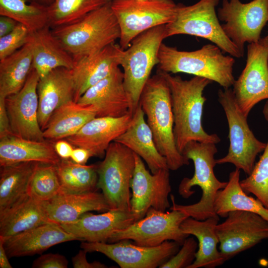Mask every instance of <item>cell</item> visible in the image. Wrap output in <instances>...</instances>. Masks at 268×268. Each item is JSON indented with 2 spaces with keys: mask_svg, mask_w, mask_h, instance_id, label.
<instances>
[{
  "mask_svg": "<svg viewBox=\"0 0 268 268\" xmlns=\"http://www.w3.org/2000/svg\"><path fill=\"white\" fill-rule=\"evenodd\" d=\"M169 87L174 117V135L179 151L182 152L191 141L217 143L220 141L216 134L207 133L202 127V116L204 89L212 81L195 76L184 80L180 76L159 70Z\"/></svg>",
  "mask_w": 268,
  "mask_h": 268,
  "instance_id": "6da1fadb",
  "label": "cell"
},
{
  "mask_svg": "<svg viewBox=\"0 0 268 268\" xmlns=\"http://www.w3.org/2000/svg\"><path fill=\"white\" fill-rule=\"evenodd\" d=\"M215 144L197 141H191L187 144L182 154L193 161L195 172L192 178L182 179L178 192L182 197L188 199L195 193L192 187L197 186L202 191L201 197L195 203L182 205L176 203L174 196L171 195L170 210L181 211L189 217L200 220L217 215L214 208V200L217 192L226 186L227 182L219 181L214 172L217 164L214 156L218 151Z\"/></svg>",
  "mask_w": 268,
  "mask_h": 268,
  "instance_id": "7a4b0ae2",
  "label": "cell"
},
{
  "mask_svg": "<svg viewBox=\"0 0 268 268\" xmlns=\"http://www.w3.org/2000/svg\"><path fill=\"white\" fill-rule=\"evenodd\" d=\"M139 104L146 117L157 148L166 159L168 169L176 171L189 165V160L179 151L176 145L170 90L159 70L144 85Z\"/></svg>",
  "mask_w": 268,
  "mask_h": 268,
  "instance_id": "3957f363",
  "label": "cell"
},
{
  "mask_svg": "<svg viewBox=\"0 0 268 268\" xmlns=\"http://www.w3.org/2000/svg\"><path fill=\"white\" fill-rule=\"evenodd\" d=\"M111 3L74 23L52 28L74 61L98 52L120 39V29Z\"/></svg>",
  "mask_w": 268,
  "mask_h": 268,
  "instance_id": "277c9868",
  "label": "cell"
},
{
  "mask_svg": "<svg viewBox=\"0 0 268 268\" xmlns=\"http://www.w3.org/2000/svg\"><path fill=\"white\" fill-rule=\"evenodd\" d=\"M158 59V70L163 72H182L204 77L224 88L233 86L235 80L233 57L224 55L215 44H206L193 51H183L162 43Z\"/></svg>",
  "mask_w": 268,
  "mask_h": 268,
  "instance_id": "5b68a950",
  "label": "cell"
},
{
  "mask_svg": "<svg viewBox=\"0 0 268 268\" xmlns=\"http://www.w3.org/2000/svg\"><path fill=\"white\" fill-rule=\"evenodd\" d=\"M165 37V25L148 29L134 38L124 50L120 66L124 83L133 114L139 105L142 89L154 67L158 64V53Z\"/></svg>",
  "mask_w": 268,
  "mask_h": 268,
  "instance_id": "8992f818",
  "label": "cell"
},
{
  "mask_svg": "<svg viewBox=\"0 0 268 268\" xmlns=\"http://www.w3.org/2000/svg\"><path fill=\"white\" fill-rule=\"evenodd\" d=\"M219 0H200L191 5L177 4L176 16L165 25L166 38L186 34L207 39L223 52L234 58L243 57L242 53L224 32L216 13Z\"/></svg>",
  "mask_w": 268,
  "mask_h": 268,
  "instance_id": "52a82bcc",
  "label": "cell"
},
{
  "mask_svg": "<svg viewBox=\"0 0 268 268\" xmlns=\"http://www.w3.org/2000/svg\"><path fill=\"white\" fill-rule=\"evenodd\" d=\"M135 166L134 153L124 145L111 143L104 159L96 164L97 188L110 209L131 211V184Z\"/></svg>",
  "mask_w": 268,
  "mask_h": 268,
  "instance_id": "ba28073f",
  "label": "cell"
},
{
  "mask_svg": "<svg viewBox=\"0 0 268 268\" xmlns=\"http://www.w3.org/2000/svg\"><path fill=\"white\" fill-rule=\"evenodd\" d=\"M218 97L227 120L229 147L226 156L216 159V164L231 163L249 175L266 143L257 139L250 129L247 117L239 108L232 89H219Z\"/></svg>",
  "mask_w": 268,
  "mask_h": 268,
  "instance_id": "9c48e42d",
  "label": "cell"
},
{
  "mask_svg": "<svg viewBox=\"0 0 268 268\" xmlns=\"http://www.w3.org/2000/svg\"><path fill=\"white\" fill-rule=\"evenodd\" d=\"M120 29V46L126 50L141 33L173 20L177 4L172 0H112Z\"/></svg>",
  "mask_w": 268,
  "mask_h": 268,
  "instance_id": "30bf717a",
  "label": "cell"
},
{
  "mask_svg": "<svg viewBox=\"0 0 268 268\" xmlns=\"http://www.w3.org/2000/svg\"><path fill=\"white\" fill-rule=\"evenodd\" d=\"M188 217L180 210L163 211L150 208L142 218L114 232L108 242L128 239L139 246L155 247L166 241H173L182 245L189 236L181 228L182 223Z\"/></svg>",
  "mask_w": 268,
  "mask_h": 268,
  "instance_id": "8fae6325",
  "label": "cell"
},
{
  "mask_svg": "<svg viewBox=\"0 0 268 268\" xmlns=\"http://www.w3.org/2000/svg\"><path fill=\"white\" fill-rule=\"evenodd\" d=\"M217 16L224 22L222 28L227 36L244 53V45L258 43L268 22V0H253L243 3L240 0H223Z\"/></svg>",
  "mask_w": 268,
  "mask_h": 268,
  "instance_id": "7c38bea8",
  "label": "cell"
},
{
  "mask_svg": "<svg viewBox=\"0 0 268 268\" xmlns=\"http://www.w3.org/2000/svg\"><path fill=\"white\" fill-rule=\"evenodd\" d=\"M178 243L166 241L155 247H145L125 239L114 243L82 242L81 249L101 253L121 268H160L179 251Z\"/></svg>",
  "mask_w": 268,
  "mask_h": 268,
  "instance_id": "4fadbf2b",
  "label": "cell"
},
{
  "mask_svg": "<svg viewBox=\"0 0 268 268\" xmlns=\"http://www.w3.org/2000/svg\"><path fill=\"white\" fill-rule=\"evenodd\" d=\"M226 217L215 227L219 251L226 261L268 239V221L260 215L234 210Z\"/></svg>",
  "mask_w": 268,
  "mask_h": 268,
  "instance_id": "5bb4252c",
  "label": "cell"
},
{
  "mask_svg": "<svg viewBox=\"0 0 268 268\" xmlns=\"http://www.w3.org/2000/svg\"><path fill=\"white\" fill-rule=\"evenodd\" d=\"M135 166L131 182V211L136 221L142 218L150 208L163 211L170 207L171 191L169 169L150 173L142 158L134 153Z\"/></svg>",
  "mask_w": 268,
  "mask_h": 268,
  "instance_id": "9a60e30c",
  "label": "cell"
},
{
  "mask_svg": "<svg viewBox=\"0 0 268 268\" xmlns=\"http://www.w3.org/2000/svg\"><path fill=\"white\" fill-rule=\"evenodd\" d=\"M233 86L236 102L246 117L257 104L268 100V47L259 42L248 44L245 67Z\"/></svg>",
  "mask_w": 268,
  "mask_h": 268,
  "instance_id": "2e32d148",
  "label": "cell"
},
{
  "mask_svg": "<svg viewBox=\"0 0 268 268\" xmlns=\"http://www.w3.org/2000/svg\"><path fill=\"white\" fill-rule=\"evenodd\" d=\"M40 76L32 68L22 88L5 98L11 129L14 135L35 141H45L38 122L37 86Z\"/></svg>",
  "mask_w": 268,
  "mask_h": 268,
  "instance_id": "e0dca14e",
  "label": "cell"
},
{
  "mask_svg": "<svg viewBox=\"0 0 268 268\" xmlns=\"http://www.w3.org/2000/svg\"><path fill=\"white\" fill-rule=\"evenodd\" d=\"M82 105L93 106L96 117H120L130 112V103L119 67L89 88L78 100Z\"/></svg>",
  "mask_w": 268,
  "mask_h": 268,
  "instance_id": "ac0fdd59",
  "label": "cell"
},
{
  "mask_svg": "<svg viewBox=\"0 0 268 268\" xmlns=\"http://www.w3.org/2000/svg\"><path fill=\"white\" fill-rule=\"evenodd\" d=\"M132 117L131 113L120 117H96L65 139L73 147L88 150L92 157L103 158L111 143L126 131Z\"/></svg>",
  "mask_w": 268,
  "mask_h": 268,
  "instance_id": "d6986e66",
  "label": "cell"
},
{
  "mask_svg": "<svg viewBox=\"0 0 268 268\" xmlns=\"http://www.w3.org/2000/svg\"><path fill=\"white\" fill-rule=\"evenodd\" d=\"M135 221L131 211L110 209L99 214L88 212L74 221L62 223L60 225L79 240L108 242L114 232L127 227Z\"/></svg>",
  "mask_w": 268,
  "mask_h": 268,
  "instance_id": "ffe728a7",
  "label": "cell"
},
{
  "mask_svg": "<svg viewBox=\"0 0 268 268\" xmlns=\"http://www.w3.org/2000/svg\"><path fill=\"white\" fill-rule=\"evenodd\" d=\"M123 49L112 44L93 54L74 60L71 69L74 84V101L91 87L109 75L120 65Z\"/></svg>",
  "mask_w": 268,
  "mask_h": 268,
  "instance_id": "44dd1931",
  "label": "cell"
},
{
  "mask_svg": "<svg viewBox=\"0 0 268 268\" xmlns=\"http://www.w3.org/2000/svg\"><path fill=\"white\" fill-rule=\"evenodd\" d=\"M0 239L9 258L41 254L50 247L68 241L79 240L60 224L49 222L16 235Z\"/></svg>",
  "mask_w": 268,
  "mask_h": 268,
  "instance_id": "7402d4cb",
  "label": "cell"
},
{
  "mask_svg": "<svg viewBox=\"0 0 268 268\" xmlns=\"http://www.w3.org/2000/svg\"><path fill=\"white\" fill-rule=\"evenodd\" d=\"M37 93L38 122L43 131L57 109L67 102L74 101L75 88L71 69L59 67L40 78Z\"/></svg>",
  "mask_w": 268,
  "mask_h": 268,
  "instance_id": "603a6c76",
  "label": "cell"
},
{
  "mask_svg": "<svg viewBox=\"0 0 268 268\" xmlns=\"http://www.w3.org/2000/svg\"><path fill=\"white\" fill-rule=\"evenodd\" d=\"M139 104L133 115L126 131L114 141L119 142L139 156L147 164L151 173L168 168L166 158L158 150L152 132Z\"/></svg>",
  "mask_w": 268,
  "mask_h": 268,
  "instance_id": "cb8c5ba5",
  "label": "cell"
},
{
  "mask_svg": "<svg viewBox=\"0 0 268 268\" xmlns=\"http://www.w3.org/2000/svg\"><path fill=\"white\" fill-rule=\"evenodd\" d=\"M50 222L62 224L75 220L90 211L110 209L102 193L95 191L82 193H61L46 201Z\"/></svg>",
  "mask_w": 268,
  "mask_h": 268,
  "instance_id": "d4e9b609",
  "label": "cell"
},
{
  "mask_svg": "<svg viewBox=\"0 0 268 268\" xmlns=\"http://www.w3.org/2000/svg\"><path fill=\"white\" fill-rule=\"evenodd\" d=\"M219 220L218 215L202 220L189 217L182 223V231L198 240L195 260L189 268H214L226 262L217 249L219 242L215 227Z\"/></svg>",
  "mask_w": 268,
  "mask_h": 268,
  "instance_id": "484cf974",
  "label": "cell"
},
{
  "mask_svg": "<svg viewBox=\"0 0 268 268\" xmlns=\"http://www.w3.org/2000/svg\"><path fill=\"white\" fill-rule=\"evenodd\" d=\"M35 141L14 135L0 138V166L24 162H36L56 165L61 158L54 143Z\"/></svg>",
  "mask_w": 268,
  "mask_h": 268,
  "instance_id": "4316f807",
  "label": "cell"
},
{
  "mask_svg": "<svg viewBox=\"0 0 268 268\" xmlns=\"http://www.w3.org/2000/svg\"><path fill=\"white\" fill-rule=\"evenodd\" d=\"M50 28L46 26L30 35L32 66L40 78L59 67L72 69L74 64L73 57L54 35Z\"/></svg>",
  "mask_w": 268,
  "mask_h": 268,
  "instance_id": "83f0119b",
  "label": "cell"
},
{
  "mask_svg": "<svg viewBox=\"0 0 268 268\" xmlns=\"http://www.w3.org/2000/svg\"><path fill=\"white\" fill-rule=\"evenodd\" d=\"M49 222L46 201L27 194L0 212V237H10Z\"/></svg>",
  "mask_w": 268,
  "mask_h": 268,
  "instance_id": "f1b7e54d",
  "label": "cell"
},
{
  "mask_svg": "<svg viewBox=\"0 0 268 268\" xmlns=\"http://www.w3.org/2000/svg\"><path fill=\"white\" fill-rule=\"evenodd\" d=\"M96 117L94 107L74 101L57 109L43 131L46 139L57 141L76 134L86 123Z\"/></svg>",
  "mask_w": 268,
  "mask_h": 268,
  "instance_id": "f546056e",
  "label": "cell"
},
{
  "mask_svg": "<svg viewBox=\"0 0 268 268\" xmlns=\"http://www.w3.org/2000/svg\"><path fill=\"white\" fill-rule=\"evenodd\" d=\"M240 174V170L238 169L232 171L226 186L217 192L214 202L216 214L226 217L230 211L242 210L257 213L268 221V208L242 189Z\"/></svg>",
  "mask_w": 268,
  "mask_h": 268,
  "instance_id": "4dcf8cb0",
  "label": "cell"
},
{
  "mask_svg": "<svg viewBox=\"0 0 268 268\" xmlns=\"http://www.w3.org/2000/svg\"><path fill=\"white\" fill-rule=\"evenodd\" d=\"M32 44L29 42L0 60V97L18 92L24 85L33 67Z\"/></svg>",
  "mask_w": 268,
  "mask_h": 268,
  "instance_id": "1f68e13d",
  "label": "cell"
},
{
  "mask_svg": "<svg viewBox=\"0 0 268 268\" xmlns=\"http://www.w3.org/2000/svg\"><path fill=\"white\" fill-rule=\"evenodd\" d=\"M39 163L24 162L0 167V212L27 195L30 181Z\"/></svg>",
  "mask_w": 268,
  "mask_h": 268,
  "instance_id": "d6a6232c",
  "label": "cell"
},
{
  "mask_svg": "<svg viewBox=\"0 0 268 268\" xmlns=\"http://www.w3.org/2000/svg\"><path fill=\"white\" fill-rule=\"evenodd\" d=\"M56 167L61 193H82L97 190L96 164H80L71 159L61 158Z\"/></svg>",
  "mask_w": 268,
  "mask_h": 268,
  "instance_id": "836d02e7",
  "label": "cell"
},
{
  "mask_svg": "<svg viewBox=\"0 0 268 268\" xmlns=\"http://www.w3.org/2000/svg\"><path fill=\"white\" fill-rule=\"evenodd\" d=\"M28 0H0V15L10 17L33 33L49 26L48 5Z\"/></svg>",
  "mask_w": 268,
  "mask_h": 268,
  "instance_id": "e575fe53",
  "label": "cell"
},
{
  "mask_svg": "<svg viewBox=\"0 0 268 268\" xmlns=\"http://www.w3.org/2000/svg\"><path fill=\"white\" fill-rule=\"evenodd\" d=\"M112 0H54L48 7L49 26L54 28L74 23Z\"/></svg>",
  "mask_w": 268,
  "mask_h": 268,
  "instance_id": "d590c367",
  "label": "cell"
},
{
  "mask_svg": "<svg viewBox=\"0 0 268 268\" xmlns=\"http://www.w3.org/2000/svg\"><path fill=\"white\" fill-rule=\"evenodd\" d=\"M61 192L56 165L39 163L30 181L27 194L41 201L53 199Z\"/></svg>",
  "mask_w": 268,
  "mask_h": 268,
  "instance_id": "8d00e7d4",
  "label": "cell"
},
{
  "mask_svg": "<svg viewBox=\"0 0 268 268\" xmlns=\"http://www.w3.org/2000/svg\"><path fill=\"white\" fill-rule=\"evenodd\" d=\"M242 189L252 194L268 208V140L263 153L248 176L240 181Z\"/></svg>",
  "mask_w": 268,
  "mask_h": 268,
  "instance_id": "74e56055",
  "label": "cell"
},
{
  "mask_svg": "<svg viewBox=\"0 0 268 268\" xmlns=\"http://www.w3.org/2000/svg\"><path fill=\"white\" fill-rule=\"evenodd\" d=\"M30 35L28 29L18 23L11 32L0 37V60L12 54L27 44Z\"/></svg>",
  "mask_w": 268,
  "mask_h": 268,
  "instance_id": "f35d334b",
  "label": "cell"
},
{
  "mask_svg": "<svg viewBox=\"0 0 268 268\" xmlns=\"http://www.w3.org/2000/svg\"><path fill=\"white\" fill-rule=\"evenodd\" d=\"M182 248L160 268H189L196 258L198 243L193 237H188Z\"/></svg>",
  "mask_w": 268,
  "mask_h": 268,
  "instance_id": "ab89813d",
  "label": "cell"
},
{
  "mask_svg": "<svg viewBox=\"0 0 268 268\" xmlns=\"http://www.w3.org/2000/svg\"><path fill=\"white\" fill-rule=\"evenodd\" d=\"M68 261L63 255L49 253L41 255L33 261V268H67Z\"/></svg>",
  "mask_w": 268,
  "mask_h": 268,
  "instance_id": "60d3db41",
  "label": "cell"
},
{
  "mask_svg": "<svg viewBox=\"0 0 268 268\" xmlns=\"http://www.w3.org/2000/svg\"><path fill=\"white\" fill-rule=\"evenodd\" d=\"M87 252L83 249L79 251L72 258V264L74 268H105L107 267L98 261L89 262L86 259Z\"/></svg>",
  "mask_w": 268,
  "mask_h": 268,
  "instance_id": "b9f144b4",
  "label": "cell"
},
{
  "mask_svg": "<svg viewBox=\"0 0 268 268\" xmlns=\"http://www.w3.org/2000/svg\"><path fill=\"white\" fill-rule=\"evenodd\" d=\"M13 135L6 110L5 98L0 97V138Z\"/></svg>",
  "mask_w": 268,
  "mask_h": 268,
  "instance_id": "7bdbcfd3",
  "label": "cell"
},
{
  "mask_svg": "<svg viewBox=\"0 0 268 268\" xmlns=\"http://www.w3.org/2000/svg\"><path fill=\"white\" fill-rule=\"evenodd\" d=\"M55 150L62 159H69L74 147L67 140H58L54 143Z\"/></svg>",
  "mask_w": 268,
  "mask_h": 268,
  "instance_id": "ee69618b",
  "label": "cell"
},
{
  "mask_svg": "<svg viewBox=\"0 0 268 268\" xmlns=\"http://www.w3.org/2000/svg\"><path fill=\"white\" fill-rule=\"evenodd\" d=\"M91 157V154L88 150L80 147H74L70 159L76 163L86 164Z\"/></svg>",
  "mask_w": 268,
  "mask_h": 268,
  "instance_id": "f6af8a7d",
  "label": "cell"
},
{
  "mask_svg": "<svg viewBox=\"0 0 268 268\" xmlns=\"http://www.w3.org/2000/svg\"><path fill=\"white\" fill-rule=\"evenodd\" d=\"M18 23L13 19L0 15V37L6 35L11 32Z\"/></svg>",
  "mask_w": 268,
  "mask_h": 268,
  "instance_id": "bcb514c9",
  "label": "cell"
},
{
  "mask_svg": "<svg viewBox=\"0 0 268 268\" xmlns=\"http://www.w3.org/2000/svg\"><path fill=\"white\" fill-rule=\"evenodd\" d=\"M8 257L6 253L3 242L0 239V268H12L8 261Z\"/></svg>",
  "mask_w": 268,
  "mask_h": 268,
  "instance_id": "7dc6e473",
  "label": "cell"
},
{
  "mask_svg": "<svg viewBox=\"0 0 268 268\" xmlns=\"http://www.w3.org/2000/svg\"><path fill=\"white\" fill-rule=\"evenodd\" d=\"M263 114L265 120L268 122V100H267L264 106Z\"/></svg>",
  "mask_w": 268,
  "mask_h": 268,
  "instance_id": "c3c4849f",
  "label": "cell"
},
{
  "mask_svg": "<svg viewBox=\"0 0 268 268\" xmlns=\"http://www.w3.org/2000/svg\"><path fill=\"white\" fill-rule=\"evenodd\" d=\"M29 1H35L46 5H50L54 0H28Z\"/></svg>",
  "mask_w": 268,
  "mask_h": 268,
  "instance_id": "681fc988",
  "label": "cell"
},
{
  "mask_svg": "<svg viewBox=\"0 0 268 268\" xmlns=\"http://www.w3.org/2000/svg\"><path fill=\"white\" fill-rule=\"evenodd\" d=\"M261 45L268 47V34L263 38H261L259 41Z\"/></svg>",
  "mask_w": 268,
  "mask_h": 268,
  "instance_id": "f907efd6",
  "label": "cell"
}]
</instances>
